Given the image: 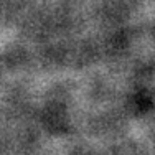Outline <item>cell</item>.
I'll list each match as a JSON object with an SVG mask.
<instances>
[]
</instances>
